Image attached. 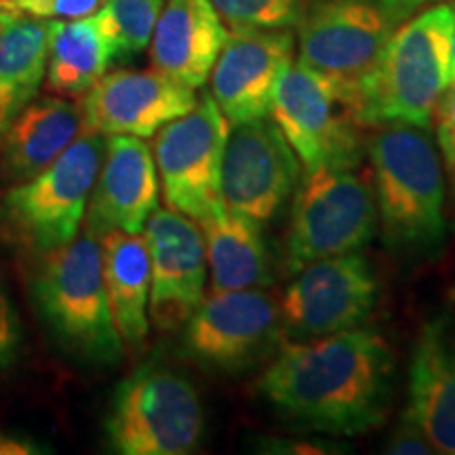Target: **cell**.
Returning <instances> with one entry per match:
<instances>
[{
	"label": "cell",
	"instance_id": "27",
	"mask_svg": "<svg viewBox=\"0 0 455 455\" xmlns=\"http://www.w3.org/2000/svg\"><path fill=\"white\" fill-rule=\"evenodd\" d=\"M17 11L41 20H78L93 15L106 0H9Z\"/></svg>",
	"mask_w": 455,
	"mask_h": 455
},
{
	"label": "cell",
	"instance_id": "22",
	"mask_svg": "<svg viewBox=\"0 0 455 455\" xmlns=\"http://www.w3.org/2000/svg\"><path fill=\"white\" fill-rule=\"evenodd\" d=\"M207 251L212 293L264 289L272 283L270 255L259 224L221 207L198 221Z\"/></svg>",
	"mask_w": 455,
	"mask_h": 455
},
{
	"label": "cell",
	"instance_id": "2",
	"mask_svg": "<svg viewBox=\"0 0 455 455\" xmlns=\"http://www.w3.org/2000/svg\"><path fill=\"white\" fill-rule=\"evenodd\" d=\"M367 144L384 241L403 253H428L447 235L445 173L428 129L378 124Z\"/></svg>",
	"mask_w": 455,
	"mask_h": 455
},
{
	"label": "cell",
	"instance_id": "17",
	"mask_svg": "<svg viewBox=\"0 0 455 455\" xmlns=\"http://www.w3.org/2000/svg\"><path fill=\"white\" fill-rule=\"evenodd\" d=\"M158 196L161 181L150 146L133 135H108L87 204L91 235L101 238L112 230L141 235L158 209Z\"/></svg>",
	"mask_w": 455,
	"mask_h": 455
},
{
	"label": "cell",
	"instance_id": "32",
	"mask_svg": "<svg viewBox=\"0 0 455 455\" xmlns=\"http://www.w3.org/2000/svg\"><path fill=\"white\" fill-rule=\"evenodd\" d=\"M30 453H34V447L28 441L0 435V455H30Z\"/></svg>",
	"mask_w": 455,
	"mask_h": 455
},
{
	"label": "cell",
	"instance_id": "24",
	"mask_svg": "<svg viewBox=\"0 0 455 455\" xmlns=\"http://www.w3.org/2000/svg\"><path fill=\"white\" fill-rule=\"evenodd\" d=\"M110 51L93 15L49 21L47 87L61 95H81L104 76Z\"/></svg>",
	"mask_w": 455,
	"mask_h": 455
},
{
	"label": "cell",
	"instance_id": "34",
	"mask_svg": "<svg viewBox=\"0 0 455 455\" xmlns=\"http://www.w3.org/2000/svg\"><path fill=\"white\" fill-rule=\"evenodd\" d=\"M449 180H451V188H453V201H455V163H453V167L449 169Z\"/></svg>",
	"mask_w": 455,
	"mask_h": 455
},
{
	"label": "cell",
	"instance_id": "25",
	"mask_svg": "<svg viewBox=\"0 0 455 455\" xmlns=\"http://www.w3.org/2000/svg\"><path fill=\"white\" fill-rule=\"evenodd\" d=\"M164 0H106L93 13L112 61L131 60L152 41Z\"/></svg>",
	"mask_w": 455,
	"mask_h": 455
},
{
	"label": "cell",
	"instance_id": "18",
	"mask_svg": "<svg viewBox=\"0 0 455 455\" xmlns=\"http://www.w3.org/2000/svg\"><path fill=\"white\" fill-rule=\"evenodd\" d=\"M405 411L436 453L455 455V318L447 312L419 329L409 363Z\"/></svg>",
	"mask_w": 455,
	"mask_h": 455
},
{
	"label": "cell",
	"instance_id": "5",
	"mask_svg": "<svg viewBox=\"0 0 455 455\" xmlns=\"http://www.w3.org/2000/svg\"><path fill=\"white\" fill-rule=\"evenodd\" d=\"M106 141L84 129L57 161L11 188L0 201V226L38 253L64 247L78 236L104 158Z\"/></svg>",
	"mask_w": 455,
	"mask_h": 455
},
{
	"label": "cell",
	"instance_id": "26",
	"mask_svg": "<svg viewBox=\"0 0 455 455\" xmlns=\"http://www.w3.org/2000/svg\"><path fill=\"white\" fill-rule=\"evenodd\" d=\"M308 0H212L230 30H281L298 24Z\"/></svg>",
	"mask_w": 455,
	"mask_h": 455
},
{
	"label": "cell",
	"instance_id": "8",
	"mask_svg": "<svg viewBox=\"0 0 455 455\" xmlns=\"http://www.w3.org/2000/svg\"><path fill=\"white\" fill-rule=\"evenodd\" d=\"M356 167L306 171L295 192L284 264L295 272L323 258L363 249L378 226L373 186Z\"/></svg>",
	"mask_w": 455,
	"mask_h": 455
},
{
	"label": "cell",
	"instance_id": "15",
	"mask_svg": "<svg viewBox=\"0 0 455 455\" xmlns=\"http://www.w3.org/2000/svg\"><path fill=\"white\" fill-rule=\"evenodd\" d=\"M295 36L281 30H230L209 74L212 98L230 124L270 114L284 70L293 64Z\"/></svg>",
	"mask_w": 455,
	"mask_h": 455
},
{
	"label": "cell",
	"instance_id": "3",
	"mask_svg": "<svg viewBox=\"0 0 455 455\" xmlns=\"http://www.w3.org/2000/svg\"><path fill=\"white\" fill-rule=\"evenodd\" d=\"M455 4H432L395 28L361 91L365 127L403 123L430 129L453 81Z\"/></svg>",
	"mask_w": 455,
	"mask_h": 455
},
{
	"label": "cell",
	"instance_id": "30",
	"mask_svg": "<svg viewBox=\"0 0 455 455\" xmlns=\"http://www.w3.org/2000/svg\"><path fill=\"white\" fill-rule=\"evenodd\" d=\"M20 348V325L13 306L0 289V367H7Z\"/></svg>",
	"mask_w": 455,
	"mask_h": 455
},
{
	"label": "cell",
	"instance_id": "29",
	"mask_svg": "<svg viewBox=\"0 0 455 455\" xmlns=\"http://www.w3.org/2000/svg\"><path fill=\"white\" fill-rule=\"evenodd\" d=\"M386 453L392 455H432L436 453L430 441L419 428L418 422L407 411L398 419V424L392 428L388 441L384 445Z\"/></svg>",
	"mask_w": 455,
	"mask_h": 455
},
{
	"label": "cell",
	"instance_id": "31",
	"mask_svg": "<svg viewBox=\"0 0 455 455\" xmlns=\"http://www.w3.org/2000/svg\"><path fill=\"white\" fill-rule=\"evenodd\" d=\"M384 4V9L388 11L395 24H403L409 17L418 13L432 4H443V3H455V0H379Z\"/></svg>",
	"mask_w": 455,
	"mask_h": 455
},
{
	"label": "cell",
	"instance_id": "21",
	"mask_svg": "<svg viewBox=\"0 0 455 455\" xmlns=\"http://www.w3.org/2000/svg\"><path fill=\"white\" fill-rule=\"evenodd\" d=\"M101 255L114 325L124 348L138 355L150 333V255L144 235L108 232L101 236Z\"/></svg>",
	"mask_w": 455,
	"mask_h": 455
},
{
	"label": "cell",
	"instance_id": "12",
	"mask_svg": "<svg viewBox=\"0 0 455 455\" xmlns=\"http://www.w3.org/2000/svg\"><path fill=\"white\" fill-rule=\"evenodd\" d=\"M299 158L272 118L232 124L221 155L220 196L228 212L266 224L299 180Z\"/></svg>",
	"mask_w": 455,
	"mask_h": 455
},
{
	"label": "cell",
	"instance_id": "35",
	"mask_svg": "<svg viewBox=\"0 0 455 455\" xmlns=\"http://www.w3.org/2000/svg\"><path fill=\"white\" fill-rule=\"evenodd\" d=\"M455 4V3H451ZM453 78H455V34H453Z\"/></svg>",
	"mask_w": 455,
	"mask_h": 455
},
{
	"label": "cell",
	"instance_id": "14",
	"mask_svg": "<svg viewBox=\"0 0 455 455\" xmlns=\"http://www.w3.org/2000/svg\"><path fill=\"white\" fill-rule=\"evenodd\" d=\"M141 235L150 255V323L163 333L178 331L204 299L203 230L198 221L167 207L148 218Z\"/></svg>",
	"mask_w": 455,
	"mask_h": 455
},
{
	"label": "cell",
	"instance_id": "13",
	"mask_svg": "<svg viewBox=\"0 0 455 455\" xmlns=\"http://www.w3.org/2000/svg\"><path fill=\"white\" fill-rule=\"evenodd\" d=\"M184 350L218 373H241L275 350L281 308L261 289L212 293L186 323Z\"/></svg>",
	"mask_w": 455,
	"mask_h": 455
},
{
	"label": "cell",
	"instance_id": "7",
	"mask_svg": "<svg viewBox=\"0 0 455 455\" xmlns=\"http://www.w3.org/2000/svg\"><path fill=\"white\" fill-rule=\"evenodd\" d=\"M204 411L186 375L144 365L114 392L106 418L110 447L123 455H186L201 445Z\"/></svg>",
	"mask_w": 455,
	"mask_h": 455
},
{
	"label": "cell",
	"instance_id": "33",
	"mask_svg": "<svg viewBox=\"0 0 455 455\" xmlns=\"http://www.w3.org/2000/svg\"><path fill=\"white\" fill-rule=\"evenodd\" d=\"M15 11L17 9L9 3V0H0V30H3L4 24H7L9 17L15 15Z\"/></svg>",
	"mask_w": 455,
	"mask_h": 455
},
{
	"label": "cell",
	"instance_id": "9",
	"mask_svg": "<svg viewBox=\"0 0 455 455\" xmlns=\"http://www.w3.org/2000/svg\"><path fill=\"white\" fill-rule=\"evenodd\" d=\"M295 26L299 64L358 93L396 28L379 0H310Z\"/></svg>",
	"mask_w": 455,
	"mask_h": 455
},
{
	"label": "cell",
	"instance_id": "23",
	"mask_svg": "<svg viewBox=\"0 0 455 455\" xmlns=\"http://www.w3.org/2000/svg\"><path fill=\"white\" fill-rule=\"evenodd\" d=\"M49 21L9 17L0 30V144L17 114L36 98L47 72Z\"/></svg>",
	"mask_w": 455,
	"mask_h": 455
},
{
	"label": "cell",
	"instance_id": "28",
	"mask_svg": "<svg viewBox=\"0 0 455 455\" xmlns=\"http://www.w3.org/2000/svg\"><path fill=\"white\" fill-rule=\"evenodd\" d=\"M432 124L436 133V148H439L443 164L449 171L455 163V78L436 101Z\"/></svg>",
	"mask_w": 455,
	"mask_h": 455
},
{
	"label": "cell",
	"instance_id": "19",
	"mask_svg": "<svg viewBox=\"0 0 455 455\" xmlns=\"http://www.w3.org/2000/svg\"><path fill=\"white\" fill-rule=\"evenodd\" d=\"M228 38V28L212 0H167L150 41L155 70L188 87L198 89Z\"/></svg>",
	"mask_w": 455,
	"mask_h": 455
},
{
	"label": "cell",
	"instance_id": "11",
	"mask_svg": "<svg viewBox=\"0 0 455 455\" xmlns=\"http://www.w3.org/2000/svg\"><path fill=\"white\" fill-rule=\"evenodd\" d=\"M230 123L212 95L156 133L155 161L169 209L203 221L221 207L220 171Z\"/></svg>",
	"mask_w": 455,
	"mask_h": 455
},
{
	"label": "cell",
	"instance_id": "10",
	"mask_svg": "<svg viewBox=\"0 0 455 455\" xmlns=\"http://www.w3.org/2000/svg\"><path fill=\"white\" fill-rule=\"evenodd\" d=\"M378 276L363 253L323 258L295 272L281 304V333L308 341L361 327L378 304Z\"/></svg>",
	"mask_w": 455,
	"mask_h": 455
},
{
	"label": "cell",
	"instance_id": "20",
	"mask_svg": "<svg viewBox=\"0 0 455 455\" xmlns=\"http://www.w3.org/2000/svg\"><path fill=\"white\" fill-rule=\"evenodd\" d=\"M83 110L61 98L30 101L3 138V169L9 180L26 181L57 161L81 135Z\"/></svg>",
	"mask_w": 455,
	"mask_h": 455
},
{
	"label": "cell",
	"instance_id": "16",
	"mask_svg": "<svg viewBox=\"0 0 455 455\" xmlns=\"http://www.w3.org/2000/svg\"><path fill=\"white\" fill-rule=\"evenodd\" d=\"M195 89L158 70H114L87 91L83 127L100 135L155 138L196 106Z\"/></svg>",
	"mask_w": 455,
	"mask_h": 455
},
{
	"label": "cell",
	"instance_id": "6",
	"mask_svg": "<svg viewBox=\"0 0 455 455\" xmlns=\"http://www.w3.org/2000/svg\"><path fill=\"white\" fill-rule=\"evenodd\" d=\"M268 116L306 171L361 163V93L325 74L293 61L278 83Z\"/></svg>",
	"mask_w": 455,
	"mask_h": 455
},
{
	"label": "cell",
	"instance_id": "4",
	"mask_svg": "<svg viewBox=\"0 0 455 455\" xmlns=\"http://www.w3.org/2000/svg\"><path fill=\"white\" fill-rule=\"evenodd\" d=\"M43 255L32 291L44 321L78 356L100 365H116L124 346L108 301L98 236L87 230V235Z\"/></svg>",
	"mask_w": 455,
	"mask_h": 455
},
{
	"label": "cell",
	"instance_id": "1",
	"mask_svg": "<svg viewBox=\"0 0 455 455\" xmlns=\"http://www.w3.org/2000/svg\"><path fill=\"white\" fill-rule=\"evenodd\" d=\"M390 344L371 329L287 341L259 375V395L291 422L338 436L367 435L388 419Z\"/></svg>",
	"mask_w": 455,
	"mask_h": 455
}]
</instances>
